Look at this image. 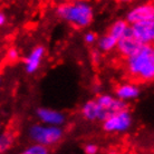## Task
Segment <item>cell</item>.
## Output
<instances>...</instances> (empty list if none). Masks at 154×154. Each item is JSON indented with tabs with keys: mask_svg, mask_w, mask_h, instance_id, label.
<instances>
[{
	"mask_svg": "<svg viewBox=\"0 0 154 154\" xmlns=\"http://www.w3.org/2000/svg\"><path fill=\"white\" fill-rule=\"evenodd\" d=\"M116 45H117V40L115 38H113L111 35H104L102 38L98 40V50L100 51H104V53H107V51H111V50L115 49Z\"/></svg>",
	"mask_w": 154,
	"mask_h": 154,
	"instance_id": "14",
	"label": "cell"
},
{
	"mask_svg": "<svg viewBox=\"0 0 154 154\" xmlns=\"http://www.w3.org/2000/svg\"><path fill=\"white\" fill-rule=\"evenodd\" d=\"M21 154H49V152L46 146L35 143L30 146H28Z\"/></svg>",
	"mask_w": 154,
	"mask_h": 154,
	"instance_id": "16",
	"label": "cell"
},
{
	"mask_svg": "<svg viewBox=\"0 0 154 154\" xmlns=\"http://www.w3.org/2000/svg\"><path fill=\"white\" fill-rule=\"evenodd\" d=\"M128 27H130V25L126 23V20H123V19L116 20L115 23H113V25L111 26L107 34L112 36L113 38H115L116 40H119L125 34V31L127 30Z\"/></svg>",
	"mask_w": 154,
	"mask_h": 154,
	"instance_id": "13",
	"label": "cell"
},
{
	"mask_svg": "<svg viewBox=\"0 0 154 154\" xmlns=\"http://www.w3.org/2000/svg\"><path fill=\"white\" fill-rule=\"evenodd\" d=\"M82 115L87 121H104L108 116V113L104 111L95 100L86 102L82 107Z\"/></svg>",
	"mask_w": 154,
	"mask_h": 154,
	"instance_id": "10",
	"label": "cell"
},
{
	"mask_svg": "<svg viewBox=\"0 0 154 154\" xmlns=\"http://www.w3.org/2000/svg\"><path fill=\"white\" fill-rule=\"evenodd\" d=\"M126 68L133 78L141 82H152L154 78L153 45H142L140 49L126 58Z\"/></svg>",
	"mask_w": 154,
	"mask_h": 154,
	"instance_id": "1",
	"label": "cell"
},
{
	"mask_svg": "<svg viewBox=\"0 0 154 154\" xmlns=\"http://www.w3.org/2000/svg\"><path fill=\"white\" fill-rule=\"evenodd\" d=\"M131 30L135 38L142 45H153L154 42V20L131 25Z\"/></svg>",
	"mask_w": 154,
	"mask_h": 154,
	"instance_id": "7",
	"label": "cell"
},
{
	"mask_svg": "<svg viewBox=\"0 0 154 154\" xmlns=\"http://www.w3.org/2000/svg\"><path fill=\"white\" fill-rule=\"evenodd\" d=\"M12 143H14V137L11 134L9 133H5V134H0V153H5L11 147Z\"/></svg>",
	"mask_w": 154,
	"mask_h": 154,
	"instance_id": "15",
	"label": "cell"
},
{
	"mask_svg": "<svg viewBox=\"0 0 154 154\" xmlns=\"http://www.w3.org/2000/svg\"><path fill=\"white\" fill-rule=\"evenodd\" d=\"M8 58L10 60H16L18 58V50L15 49V48H11V49L8 51Z\"/></svg>",
	"mask_w": 154,
	"mask_h": 154,
	"instance_id": "19",
	"label": "cell"
},
{
	"mask_svg": "<svg viewBox=\"0 0 154 154\" xmlns=\"http://www.w3.org/2000/svg\"><path fill=\"white\" fill-rule=\"evenodd\" d=\"M141 46H142V44L135 38V36L133 35L131 30V27H128L127 30L125 31V34L117 40L116 49L119 50V53L122 56L127 58L134 53H136Z\"/></svg>",
	"mask_w": 154,
	"mask_h": 154,
	"instance_id": "6",
	"label": "cell"
},
{
	"mask_svg": "<svg viewBox=\"0 0 154 154\" xmlns=\"http://www.w3.org/2000/svg\"><path fill=\"white\" fill-rule=\"evenodd\" d=\"M84 40L85 42H87V44H94V42H96V35L94 34V32H86V35L84 36Z\"/></svg>",
	"mask_w": 154,
	"mask_h": 154,
	"instance_id": "17",
	"label": "cell"
},
{
	"mask_svg": "<svg viewBox=\"0 0 154 154\" xmlns=\"http://www.w3.org/2000/svg\"><path fill=\"white\" fill-rule=\"evenodd\" d=\"M59 18L69 23L77 28H84L93 21L94 11L92 6L85 0H75L66 2L57 8Z\"/></svg>",
	"mask_w": 154,
	"mask_h": 154,
	"instance_id": "2",
	"label": "cell"
},
{
	"mask_svg": "<svg viewBox=\"0 0 154 154\" xmlns=\"http://www.w3.org/2000/svg\"><path fill=\"white\" fill-rule=\"evenodd\" d=\"M100 59V53L98 49H93L92 51V60L94 63H98Z\"/></svg>",
	"mask_w": 154,
	"mask_h": 154,
	"instance_id": "20",
	"label": "cell"
},
{
	"mask_svg": "<svg viewBox=\"0 0 154 154\" xmlns=\"http://www.w3.org/2000/svg\"><path fill=\"white\" fill-rule=\"evenodd\" d=\"M116 98L123 100H135L140 95V88L139 86H136L135 84H131V83H126V84L119 85L116 88Z\"/></svg>",
	"mask_w": 154,
	"mask_h": 154,
	"instance_id": "12",
	"label": "cell"
},
{
	"mask_svg": "<svg viewBox=\"0 0 154 154\" xmlns=\"http://www.w3.org/2000/svg\"><path fill=\"white\" fill-rule=\"evenodd\" d=\"M29 137L36 144L50 146L58 143L63 137V130L60 126L35 124L29 128Z\"/></svg>",
	"mask_w": 154,
	"mask_h": 154,
	"instance_id": "3",
	"label": "cell"
},
{
	"mask_svg": "<svg viewBox=\"0 0 154 154\" xmlns=\"http://www.w3.org/2000/svg\"><path fill=\"white\" fill-rule=\"evenodd\" d=\"M95 102L104 111L108 113V116L113 113L119 112V111H123V109L127 108V105L125 102L119 100V98H116V97L112 96L109 94H102L95 100Z\"/></svg>",
	"mask_w": 154,
	"mask_h": 154,
	"instance_id": "8",
	"label": "cell"
},
{
	"mask_svg": "<svg viewBox=\"0 0 154 154\" xmlns=\"http://www.w3.org/2000/svg\"><path fill=\"white\" fill-rule=\"evenodd\" d=\"M5 23H6V16H5V14L0 12V26H2Z\"/></svg>",
	"mask_w": 154,
	"mask_h": 154,
	"instance_id": "21",
	"label": "cell"
},
{
	"mask_svg": "<svg viewBox=\"0 0 154 154\" xmlns=\"http://www.w3.org/2000/svg\"><path fill=\"white\" fill-rule=\"evenodd\" d=\"M132 115L128 109H123L113 113L103 121V128L111 133H122L126 132L132 126Z\"/></svg>",
	"mask_w": 154,
	"mask_h": 154,
	"instance_id": "4",
	"label": "cell"
},
{
	"mask_svg": "<svg viewBox=\"0 0 154 154\" xmlns=\"http://www.w3.org/2000/svg\"><path fill=\"white\" fill-rule=\"evenodd\" d=\"M37 117L40 122L46 125H54V126H60L65 122V115L63 113L51 109V108L40 107L37 109Z\"/></svg>",
	"mask_w": 154,
	"mask_h": 154,
	"instance_id": "9",
	"label": "cell"
},
{
	"mask_svg": "<svg viewBox=\"0 0 154 154\" xmlns=\"http://www.w3.org/2000/svg\"><path fill=\"white\" fill-rule=\"evenodd\" d=\"M154 20V7L152 2H145L131 9L126 16V23L131 26L134 23Z\"/></svg>",
	"mask_w": 154,
	"mask_h": 154,
	"instance_id": "5",
	"label": "cell"
},
{
	"mask_svg": "<svg viewBox=\"0 0 154 154\" xmlns=\"http://www.w3.org/2000/svg\"><path fill=\"white\" fill-rule=\"evenodd\" d=\"M44 55H45V48L42 46H37L31 50V53L28 55V57L25 60V68L28 74L35 73L38 69Z\"/></svg>",
	"mask_w": 154,
	"mask_h": 154,
	"instance_id": "11",
	"label": "cell"
},
{
	"mask_svg": "<svg viewBox=\"0 0 154 154\" xmlns=\"http://www.w3.org/2000/svg\"><path fill=\"white\" fill-rule=\"evenodd\" d=\"M98 151V147L95 144H87L85 146V153L86 154H96Z\"/></svg>",
	"mask_w": 154,
	"mask_h": 154,
	"instance_id": "18",
	"label": "cell"
},
{
	"mask_svg": "<svg viewBox=\"0 0 154 154\" xmlns=\"http://www.w3.org/2000/svg\"><path fill=\"white\" fill-rule=\"evenodd\" d=\"M117 1H119V2H131L132 0H117Z\"/></svg>",
	"mask_w": 154,
	"mask_h": 154,
	"instance_id": "22",
	"label": "cell"
}]
</instances>
